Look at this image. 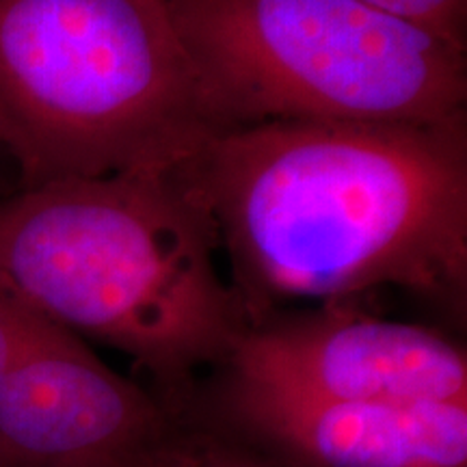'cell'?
Masks as SVG:
<instances>
[{"mask_svg":"<svg viewBox=\"0 0 467 467\" xmlns=\"http://www.w3.org/2000/svg\"><path fill=\"white\" fill-rule=\"evenodd\" d=\"M217 134L169 0H0V148L22 186L169 171Z\"/></svg>","mask_w":467,"mask_h":467,"instance_id":"cell-3","label":"cell"},{"mask_svg":"<svg viewBox=\"0 0 467 467\" xmlns=\"http://www.w3.org/2000/svg\"><path fill=\"white\" fill-rule=\"evenodd\" d=\"M178 169L254 320L277 299L348 301L381 285L465 317L467 115L230 128Z\"/></svg>","mask_w":467,"mask_h":467,"instance_id":"cell-1","label":"cell"},{"mask_svg":"<svg viewBox=\"0 0 467 467\" xmlns=\"http://www.w3.org/2000/svg\"><path fill=\"white\" fill-rule=\"evenodd\" d=\"M217 225L180 169L20 186L0 195V284L50 323L137 361L189 405L254 314L221 275Z\"/></svg>","mask_w":467,"mask_h":467,"instance_id":"cell-2","label":"cell"},{"mask_svg":"<svg viewBox=\"0 0 467 467\" xmlns=\"http://www.w3.org/2000/svg\"><path fill=\"white\" fill-rule=\"evenodd\" d=\"M169 467H271L258 457L234 448L232 441L197 429Z\"/></svg>","mask_w":467,"mask_h":467,"instance_id":"cell-10","label":"cell"},{"mask_svg":"<svg viewBox=\"0 0 467 467\" xmlns=\"http://www.w3.org/2000/svg\"><path fill=\"white\" fill-rule=\"evenodd\" d=\"M219 368L223 381L303 399L467 405L463 347L347 301L260 314Z\"/></svg>","mask_w":467,"mask_h":467,"instance_id":"cell-6","label":"cell"},{"mask_svg":"<svg viewBox=\"0 0 467 467\" xmlns=\"http://www.w3.org/2000/svg\"><path fill=\"white\" fill-rule=\"evenodd\" d=\"M44 317L0 284V388L28 344L44 325Z\"/></svg>","mask_w":467,"mask_h":467,"instance_id":"cell-9","label":"cell"},{"mask_svg":"<svg viewBox=\"0 0 467 467\" xmlns=\"http://www.w3.org/2000/svg\"><path fill=\"white\" fill-rule=\"evenodd\" d=\"M467 50V0H358Z\"/></svg>","mask_w":467,"mask_h":467,"instance_id":"cell-8","label":"cell"},{"mask_svg":"<svg viewBox=\"0 0 467 467\" xmlns=\"http://www.w3.org/2000/svg\"><path fill=\"white\" fill-rule=\"evenodd\" d=\"M221 132L467 115V50L358 0H169Z\"/></svg>","mask_w":467,"mask_h":467,"instance_id":"cell-4","label":"cell"},{"mask_svg":"<svg viewBox=\"0 0 467 467\" xmlns=\"http://www.w3.org/2000/svg\"><path fill=\"white\" fill-rule=\"evenodd\" d=\"M213 416L299 467H467V405L317 400L221 379Z\"/></svg>","mask_w":467,"mask_h":467,"instance_id":"cell-7","label":"cell"},{"mask_svg":"<svg viewBox=\"0 0 467 467\" xmlns=\"http://www.w3.org/2000/svg\"><path fill=\"white\" fill-rule=\"evenodd\" d=\"M197 429L48 318L0 388V467H169Z\"/></svg>","mask_w":467,"mask_h":467,"instance_id":"cell-5","label":"cell"}]
</instances>
